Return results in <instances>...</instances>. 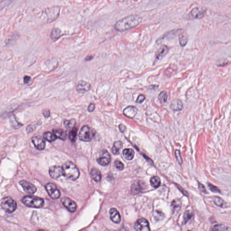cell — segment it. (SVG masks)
Returning a JSON list of instances; mask_svg holds the SVG:
<instances>
[{
	"mask_svg": "<svg viewBox=\"0 0 231 231\" xmlns=\"http://www.w3.org/2000/svg\"><path fill=\"white\" fill-rule=\"evenodd\" d=\"M208 187L210 189V191L214 193H220V190H219L217 187L213 186L211 184H208Z\"/></svg>",
	"mask_w": 231,
	"mask_h": 231,
	"instance_id": "cell-37",
	"label": "cell"
},
{
	"mask_svg": "<svg viewBox=\"0 0 231 231\" xmlns=\"http://www.w3.org/2000/svg\"><path fill=\"white\" fill-rule=\"evenodd\" d=\"M63 35L62 30L58 28H54L51 31L50 37L52 40L56 41Z\"/></svg>",
	"mask_w": 231,
	"mask_h": 231,
	"instance_id": "cell-20",
	"label": "cell"
},
{
	"mask_svg": "<svg viewBox=\"0 0 231 231\" xmlns=\"http://www.w3.org/2000/svg\"><path fill=\"white\" fill-rule=\"evenodd\" d=\"M90 89V85L87 82L81 80L76 85V90L79 93L84 94L88 91Z\"/></svg>",
	"mask_w": 231,
	"mask_h": 231,
	"instance_id": "cell-15",
	"label": "cell"
},
{
	"mask_svg": "<svg viewBox=\"0 0 231 231\" xmlns=\"http://www.w3.org/2000/svg\"><path fill=\"white\" fill-rule=\"evenodd\" d=\"M199 187L200 191H201L202 192L207 193V191H206V190L205 189V187H204V185L200 183L199 184Z\"/></svg>",
	"mask_w": 231,
	"mask_h": 231,
	"instance_id": "cell-44",
	"label": "cell"
},
{
	"mask_svg": "<svg viewBox=\"0 0 231 231\" xmlns=\"http://www.w3.org/2000/svg\"><path fill=\"white\" fill-rule=\"evenodd\" d=\"M95 135V132L87 126H83L80 131L79 137L83 141L88 142L91 141Z\"/></svg>",
	"mask_w": 231,
	"mask_h": 231,
	"instance_id": "cell-5",
	"label": "cell"
},
{
	"mask_svg": "<svg viewBox=\"0 0 231 231\" xmlns=\"http://www.w3.org/2000/svg\"><path fill=\"white\" fill-rule=\"evenodd\" d=\"M169 51V49L168 47L166 45H162L159 48V49L157 51L156 54V60H161L163 57L166 55L168 53Z\"/></svg>",
	"mask_w": 231,
	"mask_h": 231,
	"instance_id": "cell-19",
	"label": "cell"
},
{
	"mask_svg": "<svg viewBox=\"0 0 231 231\" xmlns=\"http://www.w3.org/2000/svg\"><path fill=\"white\" fill-rule=\"evenodd\" d=\"M212 230H227V227H226L224 226L223 225H216L213 227Z\"/></svg>",
	"mask_w": 231,
	"mask_h": 231,
	"instance_id": "cell-39",
	"label": "cell"
},
{
	"mask_svg": "<svg viewBox=\"0 0 231 231\" xmlns=\"http://www.w3.org/2000/svg\"><path fill=\"white\" fill-rule=\"evenodd\" d=\"M145 183L141 181L135 182L131 187V191L134 194H138L141 192L145 189Z\"/></svg>",
	"mask_w": 231,
	"mask_h": 231,
	"instance_id": "cell-17",
	"label": "cell"
},
{
	"mask_svg": "<svg viewBox=\"0 0 231 231\" xmlns=\"http://www.w3.org/2000/svg\"><path fill=\"white\" fill-rule=\"evenodd\" d=\"M135 228L136 230L148 231L150 230L149 223L145 218H140L136 222L135 225Z\"/></svg>",
	"mask_w": 231,
	"mask_h": 231,
	"instance_id": "cell-9",
	"label": "cell"
},
{
	"mask_svg": "<svg viewBox=\"0 0 231 231\" xmlns=\"http://www.w3.org/2000/svg\"><path fill=\"white\" fill-rule=\"evenodd\" d=\"M76 123V121L74 119H71L70 120H65L64 121V124L65 126L67 128H73L74 127Z\"/></svg>",
	"mask_w": 231,
	"mask_h": 231,
	"instance_id": "cell-33",
	"label": "cell"
},
{
	"mask_svg": "<svg viewBox=\"0 0 231 231\" xmlns=\"http://www.w3.org/2000/svg\"><path fill=\"white\" fill-rule=\"evenodd\" d=\"M171 108L175 111H180L183 108L181 101L179 100H174L171 105Z\"/></svg>",
	"mask_w": 231,
	"mask_h": 231,
	"instance_id": "cell-22",
	"label": "cell"
},
{
	"mask_svg": "<svg viewBox=\"0 0 231 231\" xmlns=\"http://www.w3.org/2000/svg\"><path fill=\"white\" fill-rule=\"evenodd\" d=\"M178 188L179 189V190H180V191H181V192H182V193H183V194H184V195H185V196H188V193L187 192H186V191H185L184 189H183L182 188V187H179V186H177Z\"/></svg>",
	"mask_w": 231,
	"mask_h": 231,
	"instance_id": "cell-48",
	"label": "cell"
},
{
	"mask_svg": "<svg viewBox=\"0 0 231 231\" xmlns=\"http://www.w3.org/2000/svg\"><path fill=\"white\" fill-rule=\"evenodd\" d=\"M60 8L58 7L48 8L46 11L47 16V22H52L58 18L60 14Z\"/></svg>",
	"mask_w": 231,
	"mask_h": 231,
	"instance_id": "cell-6",
	"label": "cell"
},
{
	"mask_svg": "<svg viewBox=\"0 0 231 231\" xmlns=\"http://www.w3.org/2000/svg\"><path fill=\"white\" fill-rule=\"evenodd\" d=\"M176 157L177 161L178 163L179 164H182V158L181 156L180 152L179 150H177L175 152Z\"/></svg>",
	"mask_w": 231,
	"mask_h": 231,
	"instance_id": "cell-40",
	"label": "cell"
},
{
	"mask_svg": "<svg viewBox=\"0 0 231 231\" xmlns=\"http://www.w3.org/2000/svg\"><path fill=\"white\" fill-rule=\"evenodd\" d=\"M53 133L57 138L62 140H66L67 138V134L66 132L62 129H55L53 130Z\"/></svg>",
	"mask_w": 231,
	"mask_h": 231,
	"instance_id": "cell-24",
	"label": "cell"
},
{
	"mask_svg": "<svg viewBox=\"0 0 231 231\" xmlns=\"http://www.w3.org/2000/svg\"><path fill=\"white\" fill-rule=\"evenodd\" d=\"M145 99H146V97H145L144 95H140L138 97L136 101V103H137V104H141V103H142L143 102L145 101Z\"/></svg>",
	"mask_w": 231,
	"mask_h": 231,
	"instance_id": "cell-41",
	"label": "cell"
},
{
	"mask_svg": "<svg viewBox=\"0 0 231 231\" xmlns=\"http://www.w3.org/2000/svg\"><path fill=\"white\" fill-rule=\"evenodd\" d=\"M138 112L137 108L134 106H129L124 110V115L129 118H133Z\"/></svg>",
	"mask_w": 231,
	"mask_h": 231,
	"instance_id": "cell-16",
	"label": "cell"
},
{
	"mask_svg": "<svg viewBox=\"0 0 231 231\" xmlns=\"http://www.w3.org/2000/svg\"><path fill=\"white\" fill-rule=\"evenodd\" d=\"M49 173L51 177L54 179H58L63 175L62 167L59 166H53L50 167Z\"/></svg>",
	"mask_w": 231,
	"mask_h": 231,
	"instance_id": "cell-14",
	"label": "cell"
},
{
	"mask_svg": "<svg viewBox=\"0 0 231 231\" xmlns=\"http://www.w3.org/2000/svg\"><path fill=\"white\" fill-rule=\"evenodd\" d=\"M119 128L120 131L122 133L124 132V131H125L126 129V126H125L124 125H123V124L120 125Z\"/></svg>",
	"mask_w": 231,
	"mask_h": 231,
	"instance_id": "cell-47",
	"label": "cell"
},
{
	"mask_svg": "<svg viewBox=\"0 0 231 231\" xmlns=\"http://www.w3.org/2000/svg\"><path fill=\"white\" fill-rule=\"evenodd\" d=\"M33 130H34V128H33V126L32 125H28L26 128V131H27L28 133L32 132Z\"/></svg>",
	"mask_w": 231,
	"mask_h": 231,
	"instance_id": "cell-45",
	"label": "cell"
},
{
	"mask_svg": "<svg viewBox=\"0 0 231 231\" xmlns=\"http://www.w3.org/2000/svg\"><path fill=\"white\" fill-rule=\"evenodd\" d=\"M167 98H168V96H167V93L165 91L161 92L158 95V100L160 101V103L162 104H165L167 100Z\"/></svg>",
	"mask_w": 231,
	"mask_h": 231,
	"instance_id": "cell-31",
	"label": "cell"
},
{
	"mask_svg": "<svg viewBox=\"0 0 231 231\" xmlns=\"http://www.w3.org/2000/svg\"><path fill=\"white\" fill-rule=\"evenodd\" d=\"M111 156L106 150H103L100 154V157L97 159V162L100 165L106 166L110 163Z\"/></svg>",
	"mask_w": 231,
	"mask_h": 231,
	"instance_id": "cell-8",
	"label": "cell"
},
{
	"mask_svg": "<svg viewBox=\"0 0 231 231\" xmlns=\"http://www.w3.org/2000/svg\"><path fill=\"white\" fill-rule=\"evenodd\" d=\"M192 213L190 211H187L184 214L183 224H185L192 218Z\"/></svg>",
	"mask_w": 231,
	"mask_h": 231,
	"instance_id": "cell-36",
	"label": "cell"
},
{
	"mask_svg": "<svg viewBox=\"0 0 231 231\" xmlns=\"http://www.w3.org/2000/svg\"><path fill=\"white\" fill-rule=\"evenodd\" d=\"M141 21V17L139 15H130L117 21L114 28L116 31L123 32L136 27Z\"/></svg>",
	"mask_w": 231,
	"mask_h": 231,
	"instance_id": "cell-1",
	"label": "cell"
},
{
	"mask_svg": "<svg viewBox=\"0 0 231 231\" xmlns=\"http://www.w3.org/2000/svg\"><path fill=\"white\" fill-rule=\"evenodd\" d=\"M10 121H11V124L12 127L14 129H19L23 126L22 124L19 122L16 119L15 115H12L11 116L10 118Z\"/></svg>",
	"mask_w": 231,
	"mask_h": 231,
	"instance_id": "cell-28",
	"label": "cell"
},
{
	"mask_svg": "<svg viewBox=\"0 0 231 231\" xmlns=\"http://www.w3.org/2000/svg\"><path fill=\"white\" fill-rule=\"evenodd\" d=\"M150 183L153 187L154 188H157L161 184V180H160V178L158 177H153L150 179Z\"/></svg>",
	"mask_w": 231,
	"mask_h": 231,
	"instance_id": "cell-29",
	"label": "cell"
},
{
	"mask_svg": "<svg viewBox=\"0 0 231 231\" xmlns=\"http://www.w3.org/2000/svg\"><path fill=\"white\" fill-rule=\"evenodd\" d=\"M95 104H91L89 106L88 108V110L89 112H92L95 110Z\"/></svg>",
	"mask_w": 231,
	"mask_h": 231,
	"instance_id": "cell-43",
	"label": "cell"
},
{
	"mask_svg": "<svg viewBox=\"0 0 231 231\" xmlns=\"http://www.w3.org/2000/svg\"><path fill=\"white\" fill-rule=\"evenodd\" d=\"M91 175L93 179L97 182H100L102 179V175L100 171L97 168H93L91 171Z\"/></svg>",
	"mask_w": 231,
	"mask_h": 231,
	"instance_id": "cell-23",
	"label": "cell"
},
{
	"mask_svg": "<svg viewBox=\"0 0 231 231\" xmlns=\"http://www.w3.org/2000/svg\"><path fill=\"white\" fill-rule=\"evenodd\" d=\"M31 80V77L30 76H24V78H23V81L25 84L29 83V82Z\"/></svg>",
	"mask_w": 231,
	"mask_h": 231,
	"instance_id": "cell-46",
	"label": "cell"
},
{
	"mask_svg": "<svg viewBox=\"0 0 231 231\" xmlns=\"http://www.w3.org/2000/svg\"><path fill=\"white\" fill-rule=\"evenodd\" d=\"M32 141L35 147L37 150H44L46 146V142L43 138L40 136H33L32 138Z\"/></svg>",
	"mask_w": 231,
	"mask_h": 231,
	"instance_id": "cell-13",
	"label": "cell"
},
{
	"mask_svg": "<svg viewBox=\"0 0 231 231\" xmlns=\"http://www.w3.org/2000/svg\"><path fill=\"white\" fill-rule=\"evenodd\" d=\"M110 218L113 222L119 223L121 221L119 212L115 208H112L110 210Z\"/></svg>",
	"mask_w": 231,
	"mask_h": 231,
	"instance_id": "cell-18",
	"label": "cell"
},
{
	"mask_svg": "<svg viewBox=\"0 0 231 231\" xmlns=\"http://www.w3.org/2000/svg\"><path fill=\"white\" fill-rule=\"evenodd\" d=\"M42 113L43 115L45 117H46V118H48V117H49V116H50V111L49 110H48V109H45V110H43Z\"/></svg>",
	"mask_w": 231,
	"mask_h": 231,
	"instance_id": "cell-42",
	"label": "cell"
},
{
	"mask_svg": "<svg viewBox=\"0 0 231 231\" xmlns=\"http://www.w3.org/2000/svg\"><path fill=\"white\" fill-rule=\"evenodd\" d=\"M123 154L126 160H131L134 157L135 152L131 149H126L123 150Z\"/></svg>",
	"mask_w": 231,
	"mask_h": 231,
	"instance_id": "cell-25",
	"label": "cell"
},
{
	"mask_svg": "<svg viewBox=\"0 0 231 231\" xmlns=\"http://www.w3.org/2000/svg\"><path fill=\"white\" fill-rule=\"evenodd\" d=\"M204 11L200 10L199 8H195L189 13L188 17L190 19H200L204 17Z\"/></svg>",
	"mask_w": 231,
	"mask_h": 231,
	"instance_id": "cell-12",
	"label": "cell"
},
{
	"mask_svg": "<svg viewBox=\"0 0 231 231\" xmlns=\"http://www.w3.org/2000/svg\"><path fill=\"white\" fill-rule=\"evenodd\" d=\"M63 175L67 178L72 181H75L78 178L80 172L77 167L73 162H66L62 167Z\"/></svg>",
	"mask_w": 231,
	"mask_h": 231,
	"instance_id": "cell-2",
	"label": "cell"
},
{
	"mask_svg": "<svg viewBox=\"0 0 231 231\" xmlns=\"http://www.w3.org/2000/svg\"><path fill=\"white\" fill-rule=\"evenodd\" d=\"M115 165L116 168L119 170H122L124 168L123 163L119 160H116L115 162Z\"/></svg>",
	"mask_w": 231,
	"mask_h": 231,
	"instance_id": "cell-38",
	"label": "cell"
},
{
	"mask_svg": "<svg viewBox=\"0 0 231 231\" xmlns=\"http://www.w3.org/2000/svg\"><path fill=\"white\" fill-rule=\"evenodd\" d=\"M19 183L22 186L23 190L28 194H33L37 191V188L35 186L30 182L23 180L19 182Z\"/></svg>",
	"mask_w": 231,
	"mask_h": 231,
	"instance_id": "cell-11",
	"label": "cell"
},
{
	"mask_svg": "<svg viewBox=\"0 0 231 231\" xmlns=\"http://www.w3.org/2000/svg\"><path fill=\"white\" fill-rule=\"evenodd\" d=\"M44 138L48 141L50 142L54 141L57 138V137L54 133H52L50 132L44 133Z\"/></svg>",
	"mask_w": 231,
	"mask_h": 231,
	"instance_id": "cell-30",
	"label": "cell"
},
{
	"mask_svg": "<svg viewBox=\"0 0 231 231\" xmlns=\"http://www.w3.org/2000/svg\"><path fill=\"white\" fill-rule=\"evenodd\" d=\"M189 37L187 33L182 32L179 34V41L182 47H184L188 42Z\"/></svg>",
	"mask_w": 231,
	"mask_h": 231,
	"instance_id": "cell-21",
	"label": "cell"
},
{
	"mask_svg": "<svg viewBox=\"0 0 231 231\" xmlns=\"http://www.w3.org/2000/svg\"><path fill=\"white\" fill-rule=\"evenodd\" d=\"M213 201L214 204L217 206L223 207V206L224 205V202L221 198H220L218 197H214L213 198Z\"/></svg>",
	"mask_w": 231,
	"mask_h": 231,
	"instance_id": "cell-34",
	"label": "cell"
},
{
	"mask_svg": "<svg viewBox=\"0 0 231 231\" xmlns=\"http://www.w3.org/2000/svg\"><path fill=\"white\" fill-rule=\"evenodd\" d=\"M23 204L31 208H40L44 204V200L42 198L33 196H26L22 199Z\"/></svg>",
	"mask_w": 231,
	"mask_h": 231,
	"instance_id": "cell-3",
	"label": "cell"
},
{
	"mask_svg": "<svg viewBox=\"0 0 231 231\" xmlns=\"http://www.w3.org/2000/svg\"><path fill=\"white\" fill-rule=\"evenodd\" d=\"M77 135V129L73 127L69 133V138L72 142H74L76 140Z\"/></svg>",
	"mask_w": 231,
	"mask_h": 231,
	"instance_id": "cell-32",
	"label": "cell"
},
{
	"mask_svg": "<svg viewBox=\"0 0 231 231\" xmlns=\"http://www.w3.org/2000/svg\"><path fill=\"white\" fill-rule=\"evenodd\" d=\"M62 204L69 211L71 212H75L77 208L76 203L68 197H63L61 199Z\"/></svg>",
	"mask_w": 231,
	"mask_h": 231,
	"instance_id": "cell-10",
	"label": "cell"
},
{
	"mask_svg": "<svg viewBox=\"0 0 231 231\" xmlns=\"http://www.w3.org/2000/svg\"><path fill=\"white\" fill-rule=\"evenodd\" d=\"M122 146H123V144L121 141L115 142L112 148V153L115 155L119 154L120 150Z\"/></svg>",
	"mask_w": 231,
	"mask_h": 231,
	"instance_id": "cell-26",
	"label": "cell"
},
{
	"mask_svg": "<svg viewBox=\"0 0 231 231\" xmlns=\"http://www.w3.org/2000/svg\"><path fill=\"white\" fill-rule=\"evenodd\" d=\"M13 0H3L0 3V10L3 9L5 7L9 6L12 3Z\"/></svg>",
	"mask_w": 231,
	"mask_h": 231,
	"instance_id": "cell-35",
	"label": "cell"
},
{
	"mask_svg": "<svg viewBox=\"0 0 231 231\" xmlns=\"http://www.w3.org/2000/svg\"><path fill=\"white\" fill-rule=\"evenodd\" d=\"M47 192L51 198L54 199H58L60 197L61 193L56 185L52 183H49L45 186Z\"/></svg>",
	"mask_w": 231,
	"mask_h": 231,
	"instance_id": "cell-7",
	"label": "cell"
},
{
	"mask_svg": "<svg viewBox=\"0 0 231 231\" xmlns=\"http://www.w3.org/2000/svg\"><path fill=\"white\" fill-rule=\"evenodd\" d=\"M1 207L5 212L11 213L16 210L17 207V203L12 197H4L1 202Z\"/></svg>",
	"mask_w": 231,
	"mask_h": 231,
	"instance_id": "cell-4",
	"label": "cell"
},
{
	"mask_svg": "<svg viewBox=\"0 0 231 231\" xmlns=\"http://www.w3.org/2000/svg\"><path fill=\"white\" fill-rule=\"evenodd\" d=\"M181 201L179 199H176L172 202L171 207L173 212L179 211L181 208Z\"/></svg>",
	"mask_w": 231,
	"mask_h": 231,
	"instance_id": "cell-27",
	"label": "cell"
}]
</instances>
